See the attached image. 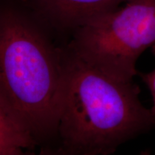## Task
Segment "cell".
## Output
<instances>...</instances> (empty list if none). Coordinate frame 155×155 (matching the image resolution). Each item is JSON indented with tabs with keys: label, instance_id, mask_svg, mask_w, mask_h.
I'll list each match as a JSON object with an SVG mask.
<instances>
[{
	"label": "cell",
	"instance_id": "obj_4",
	"mask_svg": "<svg viewBox=\"0 0 155 155\" xmlns=\"http://www.w3.org/2000/svg\"><path fill=\"white\" fill-rule=\"evenodd\" d=\"M127 0H29L37 15L61 29H76Z\"/></svg>",
	"mask_w": 155,
	"mask_h": 155
},
{
	"label": "cell",
	"instance_id": "obj_3",
	"mask_svg": "<svg viewBox=\"0 0 155 155\" xmlns=\"http://www.w3.org/2000/svg\"><path fill=\"white\" fill-rule=\"evenodd\" d=\"M154 45L155 0H127L76 29L68 50L101 72L129 81L138 74L139 56Z\"/></svg>",
	"mask_w": 155,
	"mask_h": 155
},
{
	"label": "cell",
	"instance_id": "obj_1",
	"mask_svg": "<svg viewBox=\"0 0 155 155\" xmlns=\"http://www.w3.org/2000/svg\"><path fill=\"white\" fill-rule=\"evenodd\" d=\"M140 88L64 53L56 154L106 155L155 127L139 100Z\"/></svg>",
	"mask_w": 155,
	"mask_h": 155
},
{
	"label": "cell",
	"instance_id": "obj_6",
	"mask_svg": "<svg viewBox=\"0 0 155 155\" xmlns=\"http://www.w3.org/2000/svg\"><path fill=\"white\" fill-rule=\"evenodd\" d=\"M152 52L153 55L155 56V45L152 46ZM138 74L140 75V77L142 79V81L145 83V84L148 86L149 89H150L151 94H152V102L153 105L152 107L150 108L151 111L153 114L155 115V69L152 71V72L148 73H139Z\"/></svg>",
	"mask_w": 155,
	"mask_h": 155
},
{
	"label": "cell",
	"instance_id": "obj_2",
	"mask_svg": "<svg viewBox=\"0 0 155 155\" xmlns=\"http://www.w3.org/2000/svg\"><path fill=\"white\" fill-rule=\"evenodd\" d=\"M39 19L0 5V104L36 141L57 134L64 58Z\"/></svg>",
	"mask_w": 155,
	"mask_h": 155
},
{
	"label": "cell",
	"instance_id": "obj_7",
	"mask_svg": "<svg viewBox=\"0 0 155 155\" xmlns=\"http://www.w3.org/2000/svg\"><path fill=\"white\" fill-rule=\"evenodd\" d=\"M19 2H29V0H18Z\"/></svg>",
	"mask_w": 155,
	"mask_h": 155
},
{
	"label": "cell",
	"instance_id": "obj_5",
	"mask_svg": "<svg viewBox=\"0 0 155 155\" xmlns=\"http://www.w3.org/2000/svg\"><path fill=\"white\" fill-rule=\"evenodd\" d=\"M37 141L0 104V155H21L32 150Z\"/></svg>",
	"mask_w": 155,
	"mask_h": 155
}]
</instances>
